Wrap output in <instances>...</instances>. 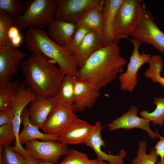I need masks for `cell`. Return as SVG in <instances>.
Here are the masks:
<instances>
[{"mask_svg":"<svg viewBox=\"0 0 164 164\" xmlns=\"http://www.w3.org/2000/svg\"><path fill=\"white\" fill-rule=\"evenodd\" d=\"M87 164H110L106 163L104 161L97 158L95 159L89 160Z\"/></svg>","mask_w":164,"mask_h":164,"instance_id":"cell-38","label":"cell"},{"mask_svg":"<svg viewBox=\"0 0 164 164\" xmlns=\"http://www.w3.org/2000/svg\"><path fill=\"white\" fill-rule=\"evenodd\" d=\"M25 144V149L33 157L53 163H57L69 149L67 145L55 141L34 139Z\"/></svg>","mask_w":164,"mask_h":164,"instance_id":"cell-8","label":"cell"},{"mask_svg":"<svg viewBox=\"0 0 164 164\" xmlns=\"http://www.w3.org/2000/svg\"><path fill=\"white\" fill-rule=\"evenodd\" d=\"M37 159L38 164H61L60 163L59 164H57V163H50V162L45 161L43 160L39 159Z\"/></svg>","mask_w":164,"mask_h":164,"instance_id":"cell-40","label":"cell"},{"mask_svg":"<svg viewBox=\"0 0 164 164\" xmlns=\"http://www.w3.org/2000/svg\"><path fill=\"white\" fill-rule=\"evenodd\" d=\"M19 29L14 25L9 29L8 33V36L10 41L21 35Z\"/></svg>","mask_w":164,"mask_h":164,"instance_id":"cell-36","label":"cell"},{"mask_svg":"<svg viewBox=\"0 0 164 164\" xmlns=\"http://www.w3.org/2000/svg\"><path fill=\"white\" fill-rule=\"evenodd\" d=\"M53 60L32 53L21 64L24 83L37 96L54 97L65 75Z\"/></svg>","mask_w":164,"mask_h":164,"instance_id":"cell-2","label":"cell"},{"mask_svg":"<svg viewBox=\"0 0 164 164\" xmlns=\"http://www.w3.org/2000/svg\"><path fill=\"white\" fill-rule=\"evenodd\" d=\"M14 25L10 15L6 12L0 10V46H5L9 42L8 33L10 28Z\"/></svg>","mask_w":164,"mask_h":164,"instance_id":"cell-30","label":"cell"},{"mask_svg":"<svg viewBox=\"0 0 164 164\" xmlns=\"http://www.w3.org/2000/svg\"><path fill=\"white\" fill-rule=\"evenodd\" d=\"M141 0H123L115 21L114 43L128 38L138 25L145 6Z\"/></svg>","mask_w":164,"mask_h":164,"instance_id":"cell-5","label":"cell"},{"mask_svg":"<svg viewBox=\"0 0 164 164\" xmlns=\"http://www.w3.org/2000/svg\"><path fill=\"white\" fill-rule=\"evenodd\" d=\"M153 104L156 106L153 111L149 112L148 110H143L139 112V114L153 124L162 126L164 125V97H154Z\"/></svg>","mask_w":164,"mask_h":164,"instance_id":"cell-26","label":"cell"},{"mask_svg":"<svg viewBox=\"0 0 164 164\" xmlns=\"http://www.w3.org/2000/svg\"><path fill=\"white\" fill-rule=\"evenodd\" d=\"M123 0H104L102 12L104 46L114 43L116 17Z\"/></svg>","mask_w":164,"mask_h":164,"instance_id":"cell-16","label":"cell"},{"mask_svg":"<svg viewBox=\"0 0 164 164\" xmlns=\"http://www.w3.org/2000/svg\"><path fill=\"white\" fill-rule=\"evenodd\" d=\"M148 63L149 67L145 72V77L153 82L159 84L164 89V77L161 74L164 66L162 58L159 55H153Z\"/></svg>","mask_w":164,"mask_h":164,"instance_id":"cell-25","label":"cell"},{"mask_svg":"<svg viewBox=\"0 0 164 164\" xmlns=\"http://www.w3.org/2000/svg\"><path fill=\"white\" fill-rule=\"evenodd\" d=\"M75 78L70 74L65 75L54 97L56 104L72 106L74 97Z\"/></svg>","mask_w":164,"mask_h":164,"instance_id":"cell-24","label":"cell"},{"mask_svg":"<svg viewBox=\"0 0 164 164\" xmlns=\"http://www.w3.org/2000/svg\"><path fill=\"white\" fill-rule=\"evenodd\" d=\"M23 10L24 5L20 0H0V10L7 12L13 22L22 16Z\"/></svg>","mask_w":164,"mask_h":164,"instance_id":"cell-29","label":"cell"},{"mask_svg":"<svg viewBox=\"0 0 164 164\" xmlns=\"http://www.w3.org/2000/svg\"><path fill=\"white\" fill-rule=\"evenodd\" d=\"M89 159L85 153L69 149L61 164H87Z\"/></svg>","mask_w":164,"mask_h":164,"instance_id":"cell-32","label":"cell"},{"mask_svg":"<svg viewBox=\"0 0 164 164\" xmlns=\"http://www.w3.org/2000/svg\"><path fill=\"white\" fill-rule=\"evenodd\" d=\"M103 6L93 8L87 11L76 24V27L84 26L97 33L102 39V12Z\"/></svg>","mask_w":164,"mask_h":164,"instance_id":"cell-23","label":"cell"},{"mask_svg":"<svg viewBox=\"0 0 164 164\" xmlns=\"http://www.w3.org/2000/svg\"><path fill=\"white\" fill-rule=\"evenodd\" d=\"M120 54V50L117 44L112 43L103 47L79 69L76 79L99 90L122 73L127 60Z\"/></svg>","mask_w":164,"mask_h":164,"instance_id":"cell-1","label":"cell"},{"mask_svg":"<svg viewBox=\"0 0 164 164\" xmlns=\"http://www.w3.org/2000/svg\"><path fill=\"white\" fill-rule=\"evenodd\" d=\"M26 56L10 41L5 46H0V83L12 81Z\"/></svg>","mask_w":164,"mask_h":164,"instance_id":"cell-10","label":"cell"},{"mask_svg":"<svg viewBox=\"0 0 164 164\" xmlns=\"http://www.w3.org/2000/svg\"><path fill=\"white\" fill-rule=\"evenodd\" d=\"M99 90L75 78L73 111H83L92 108L99 96Z\"/></svg>","mask_w":164,"mask_h":164,"instance_id":"cell-17","label":"cell"},{"mask_svg":"<svg viewBox=\"0 0 164 164\" xmlns=\"http://www.w3.org/2000/svg\"><path fill=\"white\" fill-rule=\"evenodd\" d=\"M37 96L25 84L19 92L13 101L11 108L14 113L12 125L16 137L15 145L12 147L15 151L23 155L26 158L30 155L29 152L20 144L19 138L21 124L22 114L26 106Z\"/></svg>","mask_w":164,"mask_h":164,"instance_id":"cell-13","label":"cell"},{"mask_svg":"<svg viewBox=\"0 0 164 164\" xmlns=\"http://www.w3.org/2000/svg\"><path fill=\"white\" fill-rule=\"evenodd\" d=\"M57 0H27L24 5L23 13L14 21L19 30L30 28L44 30L55 19Z\"/></svg>","mask_w":164,"mask_h":164,"instance_id":"cell-4","label":"cell"},{"mask_svg":"<svg viewBox=\"0 0 164 164\" xmlns=\"http://www.w3.org/2000/svg\"><path fill=\"white\" fill-rule=\"evenodd\" d=\"M91 30L84 26L77 27L70 41L65 47L73 56L85 37Z\"/></svg>","mask_w":164,"mask_h":164,"instance_id":"cell-31","label":"cell"},{"mask_svg":"<svg viewBox=\"0 0 164 164\" xmlns=\"http://www.w3.org/2000/svg\"><path fill=\"white\" fill-rule=\"evenodd\" d=\"M26 158L10 145H0V164H26Z\"/></svg>","mask_w":164,"mask_h":164,"instance_id":"cell-27","label":"cell"},{"mask_svg":"<svg viewBox=\"0 0 164 164\" xmlns=\"http://www.w3.org/2000/svg\"><path fill=\"white\" fill-rule=\"evenodd\" d=\"M24 85L19 80L0 83V110L11 108L13 101Z\"/></svg>","mask_w":164,"mask_h":164,"instance_id":"cell-22","label":"cell"},{"mask_svg":"<svg viewBox=\"0 0 164 164\" xmlns=\"http://www.w3.org/2000/svg\"><path fill=\"white\" fill-rule=\"evenodd\" d=\"M21 119V124L23 126V129L19 136V142L21 145L34 139L59 141L58 138L41 132L37 128L31 123L29 119L28 108L26 107L23 111Z\"/></svg>","mask_w":164,"mask_h":164,"instance_id":"cell-21","label":"cell"},{"mask_svg":"<svg viewBox=\"0 0 164 164\" xmlns=\"http://www.w3.org/2000/svg\"><path fill=\"white\" fill-rule=\"evenodd\" d=\"M130 37L142 43L150 44L164 54V33L154 22L152 13L146 10L145 7L138 25Z\"/></svg>","mask_w":164,"mask_h":164,"instance_id":"cell-6","label":"cell"},{"mask_svg":"<svg viewBox=\"0 0 164 164\" xmlns=\"http://www.w3.org/2000/svg\"><path fill=\"white\" fill-rule=\"evenodd\" d=\"M56 104L55 97L37 96L30 103L28 108L31 123L39 129H42Z\"/></svg>","mask_w":164,"mask_h":164,"instance_id":"cell-15","label":"cell"},{"mask_svg":"<svg viewBox=\"0 0 164 164\" xmlns=\"http://www.w3.org/2000/svg\"><path fill=\"white\" fill-rule=\"evenodd\" d=\"M25 47L31 53L42 54L53 60L65 75L76 78L78 67L74 57L67 49L51 40L44 30L30 28L26 31Z\"/></svg>","mask_w":164,"mask_h":164,"instance_id":"cell-3","label":"cell"},{"mask_svg":"<svg viewBox=\"0 0 164 164\" xmlns=\"http://www.w3.org/2000/svg\"><path fill=\"white\" fill-rule=\"evenodd\" d=\"M104 0H57L56 19L76 24L87 11L103 6Z\"/></svg>","mask_w":164,"mask_h":164,"instance_id":"cell-9","label":"cell"},{"mask_svg":"<svg viewBox=\"0 0 164 164\" xmlns=\"http://www.w3.org/2000/svg\"><path fill=\"white\" fill-rule=\"evenodd\" d=\"M129 40L133 46V51L129 57L126 71L121 73L118 79L121 90L131 93L137 84L139 69L145 63H148L151 56L143 52L140 53L139 47L142 43L132 38L129 39Z\"/></svg>","mask_w":164,"mask_h":164,"instance_id":"cell-7","label":"cell"},{"mask_svg":"<svg viewBox=\"0 0 164 164\" xmlns=\"http://www.w3.org/2000/svg\"><path fill=\"white\" fill-rule=\"evenodd\" d=\"M103 46L102 38L95 32L91 30L73 55L78 68L81 67L93 53Z\"/></svg>","mask_w":164,"mask_h":164,"instance_id":"cell-19","label":"cell"},{"mask_svg":"<svg viewBox=\"0 0 164 164\" xmlns=\"http://www.w3.org/2000/svg\"><path fill=\"white\" fill-rule=\"evenodd\" d=\"M138 149L137 156L132 161V164H155L158 156L154 148L149 154H147V143L145 141L141 140L138 143Z\"/></svg>","mask_w":164,"mask_h":164,"instance_id":"cell-28","label":"cell"},{"mask_svg":"<svg viewBox=\"0 0 164 164\" xmlns=\"http://www.w3.org/2000/svg\"><path fill=\"white\" fill-rule=\"evenodd\" d=\"M26 164H38L37 159L31 156L30 155H29L26 158Z\"/></svg>","mask_w":164,"mask_h":164,"instance_id":"cell-39","label":"cell"},{"mask_svg":"<svg viewBox=\"0 0 164 164\" xmlns=\"http://www.w3.org/2000/svg\"><path fill=\"white\" fill-rule=\"evenodd\" d=\"M73 111L72 106L56 104L42 128L44 133L56 137L59 140L61 133L68 124L77 118Z\"/></svg>","mask_w":164,"mask_h":164,"instance_id":"cell-12","label":"cell"},{"mask_svg":"<svg viewBox=\"0 0 164 164\" xmlns=\"http://www.w3.org/2000/svg\"><path fill=\"white\" fill-rule=\"evenodd\" d=\"M94 128V125L76 118L71 120L63 131L59 142L66 145L85 144Z\"/></svg>","mask_w":164,"mask_h":164,"instance_id":"cell-14","label":"cell"},{"mask_svg":"<svg viewBox=\"0 0 164 164\" xmlns=\"http://www.w3.org/2000/svg\"><path fill=\"white\" fill-rule=\"evenodd\" d=\"M22 40V37L21 35L10 41L14 47L18 48L20 46Z\"/></svg>","mask_w":164,"mask_h":164,"instance_id":"cell-37","label":"cell"},{"mask_svg":"<svg viewBox=\"0 0 164 164\" xmlns=\"http://www.w3.org/2000/svg\"><path fill=\"white\" fill-rule=\"evenodd\" d=\"M15 141L16 137L12 124H6L0 127V145H10Z\"/></svg>","mask_w":164,"mask_h":164,"instance_id":"cell-33","label":"cell"},{"mask_svg":"<svg viewBox=\"0 0 164 164\" xmlns=\"http://www.w3.org/2000/svg\"><path fill=\"white\" fill-rule=\"evenodd\" d=\"M138 109L136 106L130 107L128 111L107 125L108 129L113 131L120 129L129 130L138 128L145 131L152 139L159 137V134L155 133L151 128L150 121L138 116Z\"/></svg>","mask_w":164,"mask_h":164,"instance_id":"cell-11","label":"cell"},{"mask_svg":"<svg viewBox=\"0 0 164 164\" xmlns=\"http://www.w3.org/2000/svg\"><path fill=\"white\" fill-rule=\"evenodd\" d=\"M47 34L54 43L65 47L70 41L76 26L75 24L55 19L49 23Z\"/></svg>","mask_w":164,"mask_h":164,"instance_id":"cell-20","label":"cell"},{"mask_svg":"<svg viewBox=\"0 0 164 164\" xmlns=\"http://www.w3.org/2000/svg\"><path fill=\"white\" fill-rule=\"evenodd\" d=\"M14 113L12 108L0 110V126L6 124H13Z\"/></svg>","mask_w":164,"mask_h":164,"instance_id":"cell-34","label":"cell"},{"mask_svg":"<svg viewBox=\"0 0 164 164\" xmlns=\"http://www.w3.org/2000/svg\"><path fill=\"white\" fill-rule=\"evenodd\" d=\"M163 135L159 136V140L154 147L156 154L160 159V161L157 162L158 164H164V130Z\"/></svg>","mask_w":164,"mask_h":164,"instance_id":"cell-35","label":"cell"},{"mask_svg":"<svg viewBox=\"0 0 164 164\" xmlns=\"http://www.w3.org/2000/svg\"><path fill=\"white\" fill-rule=\"evenodd\" d=\"M94 125V130L85 144L93 149L97 158L106 161L110 164H123V159L126 155L125 151L121 149L119 151L118 154L116 155L108 154L102 151L101 147L105 146V142L101 135V131L103 127L99 121H97Z\"/></svg>","mask_w":164,"mask_h":164,"instance_id":"cell-18","label":"cell"}]
</instances>
